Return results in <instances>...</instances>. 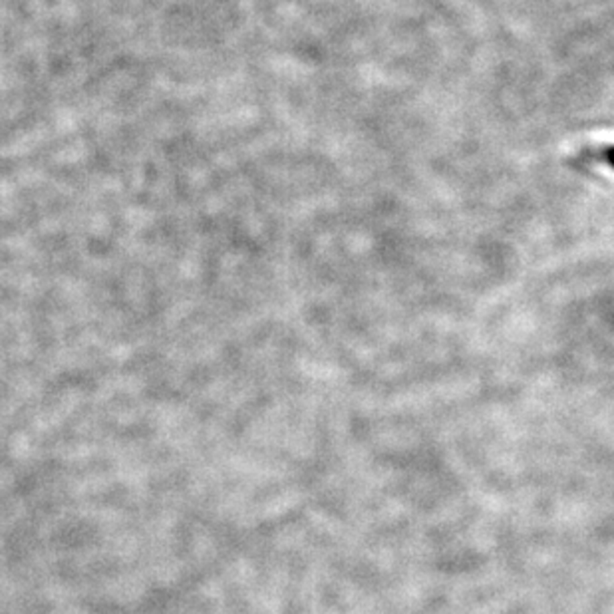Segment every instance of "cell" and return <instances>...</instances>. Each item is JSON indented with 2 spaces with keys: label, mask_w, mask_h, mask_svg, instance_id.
<instances>
[{
  "label": "cell",
  "mask_w": 614,
  "mask_h": 614,
  "mask_svg": "<svg viewBox=\"0 0 614 614\" xmlns=\"http://www.w3.org/2000/svg\"><path fill=\"white\" fill-rule=\"evenodd\" d=\"M587 155L591 159H598V161H604L609 166L614 168V146H604V148L595 149V151H587Z\"/></svg>",
  "instance_id": "1"
}]
</instances>
